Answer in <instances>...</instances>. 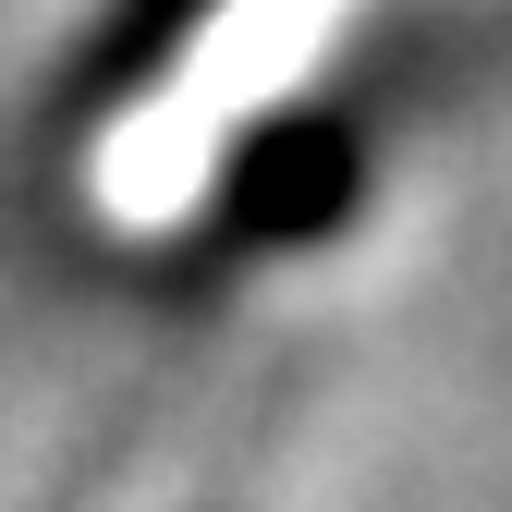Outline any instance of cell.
Instances as JSON below:
<instances>
[{
  "mask_svg": "<svg viewBox=\"0 0 512 512\" xmlns=\"http://www.w3.org/2000/svg\"><path fill=\"white\" fill-rule=\"evenodd\" d=\"M110 512H159V500H110Z\"/></svg>",
  "mask_w": 512,
  "mask_h": 512,
  "instance_id": "obj_1",
  "label": "cell"
}]
</instances>
